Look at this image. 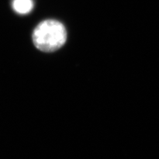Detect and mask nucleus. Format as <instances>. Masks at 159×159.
I'll return each mask as SVG.
<instances>
[{"mask_svg": "<svg viewBox=\"0 0 159 159\" xmlns=\"http://www.w3.org/2000/svg\"><path fill=\"white\" fill-rule=\"evenodd\" d=\"M67 34L63 25L55 20H46L34 30L33 43L44 52H53L61 48L66 41Z\"/></svg>", "mask_w": 159, "mask_h": 159, "instance_id": "1", "label": "nucleus"}, {"mask_svg": "<svg viewBox=\"0 0 159 159\" xmlns=\"http://www.w3.org/2000/svg\"><path fill=\"white\" fill-rule=\"evenodd\" d=\"M32 0H14L13 7L15 11L20 14H26L33 9Z\"/></svg>", "mask_w": 159, "mask_h": 159, "instance_id": "2", "label": "nucleus"}]
</instances>
